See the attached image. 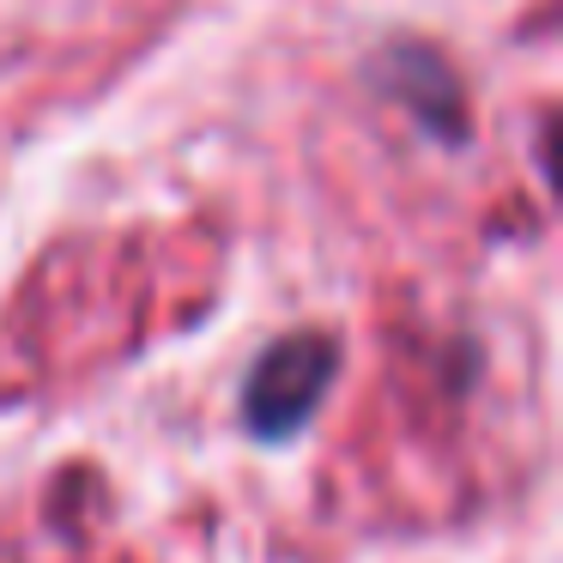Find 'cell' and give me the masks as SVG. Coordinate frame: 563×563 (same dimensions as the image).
<instances>
[{
	"label": "cell",
	"mask_w": 563,
	"mask_h": 563,
	"mask_svg": "<svg viewBox=\"0 0 563 563\" xmlns=\"http://www.w3.org/2000/svg\"><path fill=\"white\" fill-rule=\"evenodd\" d=\"M340 376V345L328 333H285L249 364L243 376V430L261 449H285L316 424Z\"/></svg>",
	"instance_id": "6da1fadb"
}]
</instances>
